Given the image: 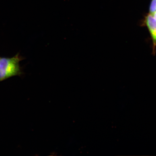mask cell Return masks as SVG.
Masks as SVG:
<instances>
[{
  "label": "cell",
  "instance_id": "cell-1",
  "mask_svg": "<svg viewBox=\"0 0 156 156\" xmlns=\"http://www.w3.org/2000/svg\"><path fill=\"white\" fill-rule=\"evenodd\" d=\"M25 58L19 53L12 58H0V81L16 76H21L23 73L22 68L20 62Z\"/></svg>",
  "mask_w": 156,
  "mask_h": 156
},
{
  "label": "cell",
  "instance_id": "cell-2",
  "mask_svg": "<svg viewBox=\"0 0 156 156\" xmlns=\"http://www.w3.org/2000/svg\"><path fill=\"white\" fill-rule=\"evenodd\" d=\"M145 23L151 34L154 49L156 48V20L150 13L145 17Z\"/></svg>",
  "mask_w": 156,
  "mask_h": 156
},
{
  "label": "cell",
  "instance_id": "cell-3",
  "mask_svg": "<svg viewBox=\"0 0 156 156\" xmlns=\"http://www.w3.org/2000/svg\"><path fill=\"white\" fill-rule=\"evenodd\" d=\"M156 11V0H152L150 7V13L154 12Z\"/></svg>",
  "mask_w": 156,
  "mask_h": 156
},
{
  "label": "cell",
  "instance_id": "cell-4",
  "mask_svg": "<svg viewBox=\"0 0 156 156\" xmlns=\"http://www.w3.org/2000/svg\"><path fill=\"white\" fill-rule=\"evenodd\" d=\"M154 17L155 19L156 20V11L151 14Z\"/></svg>",
  "mask_w": 156,
  "mask_h": 156
},
{
  "label": "cell",
  "instance_id": "cell-5",
  "mask_svg": "<svg viewBox=\"0 0 156 156\" xmlns=\"http://www.w3.org/2000/svg\"><path fill=\"white\" fill-rule=\"evenodd\" d=\"M0 58H1V57H0Z\"/></svg>",
  "mask_w": 156,
  "mask_h": 156
}]
</instances>
